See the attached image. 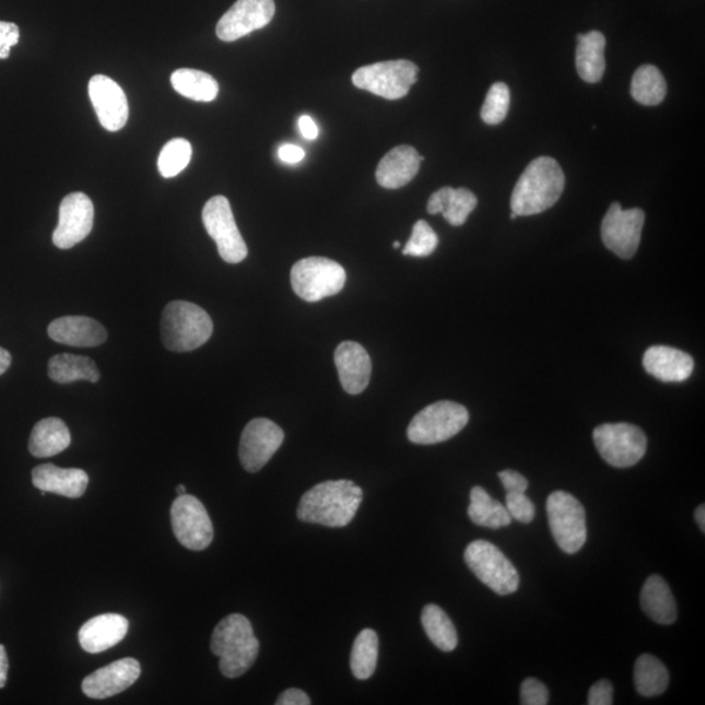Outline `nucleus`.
Returning <instances> with one entry per match:
<instances>
[{"label": "nucleus", "mask_w": 705, "mask_h": 705, "mask_svg": "<svg viewBox=\"0 0 705 705\" xmlns=\"http://www.w3.org/2000/svg\"><path fill=\"white\" fill-rule=\"evenodd\" d=\"M614 689L608 680L596 682L589 690V705H610L613 704Z\"/></svg>", "instance_id": "42"}, {"label": "nucleus", "mask_w": 705, "mask_h": 705, "mask_svg": "<svg viewBox=\"0 0 705 705\" xmlns=\"http://www.w3.org/2000/svg\"><path fill=\"white\" fill-rule=\"evenodd\" d=\"M211 649L220 657L221 673L226 678H238L257 661L259 641L245 615L231 614L214 628Z\"/></svg>", "instance_id": "3"}, {"label": "nucleus", "mask_w": 705, "mask_h": 705, "mask_svg": "<svg viewBox=\"0 0 705 705\" xmlns=\"http://www.w3.org/2000/svg\"><path fill=\"white\" fill-rule=\"evenodd\" d=\"M465 560L477 579L485 584L496 595H513L519 588V573L494 543L483 540L469 543Z\"/></svg>", "instance_id": "7"}, {"label": "nucleus", "mask_w": 705, "mask_h": 705, "mask_svg": "<svg viewBox=\"0 0 705 705\" xmlns=\"http://www.w3.org/2000/svg\"><path fill=\"white\" fill-rule=\"evenodd\" d=\"M47 333L59 344L78 348L98 346L107 340L105 327L86 317L56 319L47 328Z\"/></svg>", "instance_id": "24"}, {"label": "nucleus", "mask_w": 705, "mask_h": 705, "mask_svg": "<svg viewBox=\"0 0 705 705\" xmlns=\"http://www.w3.org/2000/svg\"><path fill=\"white\" fill-rule=\"evenodd\" d=\"M47 374L51 380L59 383V385H69V383L77 380L97 383L101 376L93 360L84 357V355L69 353L54 355L47 366Z\"/></svg>", "instance_id": "29"}, {"label": "nucleus", "mask_w": 705, "mask_h": 705, "mask_svg": "<svg viewBox=\"0 0 705 705\" xmlns=\"http://www.w3.org/2000/svg\"><path fill=\"white\" fill-rule=\"evenodd\" d=\"M509 104H512V94L505 83H495L490 86L485 104L481 109V118L487 125H500L506 119Z\"/></svg>", "instance_id": "37"}, {"label": "nucleus", "mask_w": 705, "mask_h": 705, "mask_svg": "<svg viewBox=\"0 0 705 705\" xmlns=\"http://www.w3.org/2000/svg\"><path fill=\"white\" fill-rule=\"evenodd\" d=\"M173 89L186 98L198 101V103H211L219 94V83L210 73L179 69L173 72L171 79Z\"/></svg>", "instance_id": "31"}, {"label": "nucleus", "mask_w": 705, "mask_h": 705, "mask_svg": "<svg viewBox=\"0 0 705 705\" xmlns=\"http://www.w3.org/2000/svg\"><path fill=\"white\" fill-rule=\"evenodd\" d=\"M278 705H310V697L298 689H289L277 701Z\"/></svg>", "instance_id": "44"}, {"label": "nucleus", "mask_w": 705, "mask_h": 705, "mask_svg": "<svg viewBox=\"0 0 705 705\" xmlns=\"http://www.w3.org/2000/svg\"><path fill=\"white\" fill-rule=\"evenodd\" d=\"M129 626V621L119 614L94 616L79 631L80 646L90 654L104 653L125 639Z\"/></svg>", "instance_id": "22"}, {"label": "nucleus", "mask_w": 705, "mask_h": 705, "mask_svg": "<svg viewBox=\"0 0 705 705\" xmlns=\"http://www.w3.org/2000/svg\"><path fill=\"white\" fill-rule=\"evenodd\" d=\"M466 407L454 401H438L422 409L409 423L408 439L415 445L428 446L446 442L468 425Z\"/></svg>", "instance_id": "5"}, {"label": "nucleus", "mask_w": 705, "mask_h": 705, "mask_svg": "<svg viewBox=\"0 0 705 705\" xmlns=\"http://www.w3.org/2000/svg\"><path fill=\"white\" fill-rule=\"evenodd\" d=\"M607 38L599 31L577 36L576 69L584 82L599 83L606 73Z\"/></svg>", "instance_id": "26"}, {"label": "nucleus", "mask_w": 705, "mask_h": 705, "mask_svg": "<svg viewBox=\"0 0 705 705\" xmlns=\"http://www.w3.org/2000/svg\"><path fill=\"white\" fill-rule=\"evenodd\" d=\"M400 246H401V245H400V242H393V247H395V248H400Z\"/></svg>", "instance_id": "51"}, {"label": "nucleus", "mask_w": 705, "mask_h": 705, "mask_svg": "<svg viewBox=\"0 0 705 705\" xmlns=\"http://www.w3.org/2000/svg\"><path fill=\"white\" fill-rule=\"evenodd\" d=\"M423 160L413 146H396L380 160L376 180L388 190L404 187L418 176Z\"/></svg>", "instance_id": "20"}, {"label": "nucleus", "mask_w": 705, "mask_h": 705, "mask_svg": "<svg viewBox=\"0 0 705 705\" xmlns=\"http://www.w3.org/2000/svg\"><path fill=\"white\" fill-rule=\"evenodd\" d=\"M667 82L657 67L642 66L634 73L633 82H631V96L636 103L646 106L660 105L667 96Z\"/></svg>", "instance_id": "34"}, {"label": "nucleus", "mask_w": 705, "mask_h": 705, "mask_svg": "<svg viewBox=\"0 0 705 705\" xmlns=\"http://www.w3.org/2000/svg\"><path fill=\"white\" fill-rule=\"evenodd\" d=\"M634 681L637 693L642 696L655 697L667 691L669 671L657 657L642 655L635 662Z\"/></svg>", "instance_id": "33"}, {"label": "nucleus", "mask_w": 705, "mask_h": 705, "mask_svg": "<svg viewBox=\"0 0 705 705\" xmlns=\"http://www.w3.org/2000/svg\"><path fill=\"white\" fill-rule=\"evenodd\" d=\"M274 12V0H237L220 19L216 35L221 42H237L255 31L263 30L272 22Z\"/></svg>", "instance_id": "15"}, {"label": "nucleus", "mask_w": 705, "mask_h": 705, "mask_svg": "<svg viewBox=\"0 0 705 705\" xmlns=\"http://www.w3.org/2000/svg\"><path fill=\"white\" fill-rule=\"evenodd\" d=\"M192 157V146L186 139L167 141L158 157V171L164 178L177 177L183 173Z\"/></svg>", "instance_id": "36"}, {"label": "nucleus", "mask_w": 705, "mask_h": 705, "mask_svg": "<svg viewBox=\"0 0 705 705\" xmlns=\"http://www.w3.org/2000/svg\"><path fill=\"white\" fill-rule=\"evenodd\" d=\"M641 603L644 613L662 626L677 621L678 610L673 594L668 583L660 575L649 576L644 583Z\"/></svg>", "instance_id": "27"}, {"label": "nucleus", "mask_w": 705, "mask_h": 705, "mask_svg": "<svg viewBox=\"0 0 705 705\" xmlns=\"http://www.w3.org/2000/svg\"><path fill=\"white\" fill-rule=\"evenodd\" d=\"M19 26L13 23L0 22V59L10 57L13 46L19 44Z\"/></svg>", "instance_id": "41"}, {"label": "nucleus", "mask_w": 705, "mask_h": 705, "mask_svg": "<svg viewBox=\"0 0 705 705\" xmlns=\"http://www.w3.org/2000/svg\"><path fill=\"white\" fill-rule=\"evenodd\" d=\"M364 500V492L353 481L318 483L302 496L297 509L301 521L329 528L346 527L354 519Z\"/></svg>", "instance_id": "1"}, {"label": "nucleus", "mask_w": 705, "mask_h": 705, "mask_svg": "<svg viewBox=\"0 0 705 705\" xmlns=\"http://www.w3.org/2000/svg\"><path fill=\"white\" fill-rule=\"evenodd\" d=\"M566 177L552 157H539L524 171L513 191L512 210L517 216H533L552 208L562 197Z\"/></svg>", "instance_id": "2"}, {"label": "nucleus", "mask_w": 705, "mask_h": 705, "mask_svg": "<svg viewBox=\"0 0 705 705\" xmlns=\"http://www.w3.org/2000/svg\"><path fill=\"white\" fill-rule=\"evenodd\" d=\"M203 224L216 242L221 259L230 265H238L246 259L247 245L235 223L230 200L221 195L208 200L203 208Z\"/></svg>", "instance_id": "11"}, {"label": "nucleus", "mask_w": 705, "mask_h": 705, "mask_svg": "<svg viewBox=\"0 0 705 705\" xmlns=\"http://www.w3.org/2000/svg\"><path fill=\"white\" fill-rule=\"evenodd\" d=\"M594 442L601 458L615 468L636 466L646 455L648 446L643 430L631 423H606L596 427Z\"/></svg>", "instance_id": "10"}, {"label": "nucleus", "mask_w": 705, "mask_h": 705, "mask_svg": "<svg viewBox=\"0 0 705 705\" xmlns=\"http://www.w3.org/2000/svg\"><path fill=\"white\" fill-rule=\"evenodd\" d=\"M284 439V432L271 420L255 419L248 422L239 442L242 467L250 473L259 472L279 451Z\"/></svg>", "instance_id": "14"}, {"label": "nucleus", "mask_w": 705, "mask_h": 705, "mask_svg": "<svg viewBox=\"0 0 705 705\" xmlns=\"http://www.w3.org/2000/svg\"><path fill=\"white\" fill-rule=\"evenodd\" d=\"M279 157L285 164H298L305 157V151L293 144L282 145L279 150Z\"/></svg>", "instance_id": "45"}, {"label": "nucleus", "mask_w": 705, "mask_h": 705, "mask_svg": "<svg viewBox=\"0 0 705 705\" xmlns=\"http://www.w3.org/2000/svg\"><path fill=\"white\" fill-rule=\"evenodd\" d=\"M94 207L83 192L67 195L59 207V221L52 242L60 250H69L83 242L92 232Z\"/></svg>", "instance_id": "16"}, {"label": "nucleus", "mask_w": 705, "mask_h": 705, "mask_svg": "<svg viewBox=\"0 0 705 705\" xmlns=\"http://www.w3.org/2000/svg\"><path fill=\"white\" fill-rule=\"evenodd\" d=\"M520 703L522 705H547L549 703V690L536 678H527L521 683Z\"/></svg>", "instance_id": "40"}, {"label": "nucleus", "mask_w": 705, "mask_h": 705, "mask_svg": "<svg viewBox=\"0 0 705 705\" xmlns=\"http://www.w3.org/2000/svg\"><path fill=\"white\" fill-rule=\"evenodd\" d=\"M379 637L372 628L362 630L352 648L351 669L357 680L366 681L373 677L378 663Z\"/></svg>", "instance_id": "35"}, {"label": "nucleus", "mask_w": 705, "mask_h": 705, "mask_svg": "<svg viewBox=\"0 0 705 705\" xmlns=\"http://www.w3.org/2000/svg\"><path fill=\"white\" fill-rule=\"evenodd\" d=\"M298 126H299V131L302 133V137H304L306 140H315L318 138L319 136L318 126L315 125L312 117L302 116L299 118Z\"/></svg>", "instance_id": "46"}, {"label": "nucleus", "mask_w": 705, "mask_h": 705, "mask_svg": "<svg viewBox=\"0 0 705 705\" xmlns=\"http://www.w3.org/2000/svg\"><path fill=\"white\" fill-rule=\"evenodd\" d=\"M468 516L477 526L492 529L508 527L513 521L506 506L493 500L481 486H474L470 492Z\"/></svg>", "instance_id": "30"}, {"label": "nucleus", "mask_w": 705, "mask_h": 705, "mask_svg": "<svg viewBox=\"0 0 705 705\" xmlns=\"http://www.w3.org/2000/svg\"><path fill=\"white\" fill-rule=\"evenodd\" d=\"M11 361H12L11 354L7 352L5 349L0 348V375L9 371Z\"/></svg>", "instance_id": "48"}, {"label": "nucleus", "mask_w": 705, "mask_h": 705, "mask_svg": "<svg viewBox=\"0 0 705 705\" xmlns=\"http://www.w3.org/2000/svg\"><path fill=\"white\" fill-rule=\"evenodd\" d=\"M291 282L301 299L319 302L344 289L346 272L338 261L321 257L305 258L293 266Z\"/></svg>", "instance_id": "6"}, {"label": "nucleus", "mask_w": 705, "mask_h": 705, "mask_svg": "<svg viewBox=\"0 0 705 705\" xmlns=\"http://www.w3.org/2000/svg\"><path fill=\"white\" fill-rule=\"evenodd\" d=\"M140 663L136 658H124L101 668L83 681V693L91 700H106L132 686L139 680Z\"/></svg>", "instance_id": "18"}, {"label": "nucleus", "mask_w": 705, "mask_h": 705, "mask_svg": "<svg viewBox=\"0 0 705 705\" xmlns=\"http://www.w3.org/2000/svg\"><path fill=\"white\" fill-rule=\"evenodd\" d=\"M438 235L433 231L426 221L420 220L414 224L411 239L402 250L408 257L426 258L432 255L438 247Z\"/></svg>", "instance_id": "38"}, {"label": "nucleus", "mask_w": 705, "mask_h": 705, "mask_svg": "<svg viewBox=\"0 0 705 705\" xmlns=\"http://www.w3.org/2000/svg\"><path fill=\"white\" fill-rule=\"evenodd\" d=\"M334 364L345 392L360 395L365 391L372 379L373 364L364 346L355 341L341 342L334 352Z\"/></svg>", "instance_id": "19"}, {"label": "nucleus", "mask_w": 705, "mask_h": 705, "mask_svg": "<svg viewBox=\"0 0 705 705\" xmlns=\"http://www.w3.org/2000/svg\"><path fill=\"white\" fill-rule=\"evenodd\" d=\"M503 487L506 489L507 493H526L529 486V482L520 473L515 472V470L507 469L498 473Z\"/></svg>", "instance_id": "43"}, {"label": "nucleus", "mask_w": 705, "mask_h": 705, "mask_svg": "<svg viewBox=\"0 0 705 705\" xmlns=\"http://www.w3.org/2000/svg\"><path fill=\"white\" fill-rule=\"evenodd\" d=\"M643 366L658 380L682 383L693 374L694 360L680 349L656 345L644 354Z\"/></svg>", "instance_id": "21"}, {"label": "nucleus", "mask_w": 705, "mask_h": 705, "mask_svg": "<svg viewBox=\"0 0 705 705\" xmlns=\"http://www.w3.org/2000/svg\"><path fill=\"white\" fill-rule=\"evenodd\" d=\"M7 674H9V658H7L4 646L0 644V689L5 686Z\"/></svg>", "instance_id": "47"}, {"label": "nucleus", "mask_w": 705, "mask_h": 705, "mask_svg": "<svg viewBox=\"0 0 705 705\" xmlns=\"http://www.w3.org/2000/svg\"><path fill=\"white\" fill-rule=\"evenodd\" d=\"M419 67L409 60H388L361 67L353 73L352 82L357 89L386 99L406 97L418 83Z\"/></svg>", "instance_id": "9"}, {"label": "nucleus", "mask_w": 705, "mask_h": 705, "mask_svg": "<svg viewBox=\"0 0 705 705\" xmlns=\"http://www.w3.org/2000/svg\"><path fill=\"white\" fill-rule=\"evenodd\" d=\"M421 622L428 639L443 653H453L458 647V631L445 610L430 603L422 610Z\"/></svg>", "instance_id": "32"}, {"label": "nucleus", "mask_w": 705, "mask_h": 705, "mask_svg": "<svg viewBox=\"0 0 705 705\" xmlns=\"http://www.w3.org/2000/svg\"><path fill=\"white\" fill-rule=\"evenodd\" d=\"M33 485L46 493L80 498L89 487L90 477L83 469L43 465L33 469Z\"/></svg>", "instance_id": "23"}, {"label": "nucleus", "mask_w": 705, "mask_h": 705, "mask_svg": "<svg viewBox=\"0 0 705 705\" xmlns=\"http://www.w3.org/2000/svg\"><path fill=\"white\" fill-rule=\"evenodd\" d=\"M477 203L479 200L468 188L443 187L428 199L427 212L442 213L449 225L461 226L475 210Z\"/></svg>", "instance_id": "25"}, {"label": "nucleus", "mask_w": 705, "mask_h": 705, "mask_svg": "<svg viewBox=\"0 0 705 705\" xmlns=\"http://www.w3.org/2000/svg\"><path fill=\"white\" fill-rule=\"evenodd\" d=\"M695 520L697 522V526H700V528L702 529V532H705V506L704 505L696 508Z\"/></svg>", "instance_id": "49"}, {"label": "nucleus", "mask_w": 705, "mask_h": 705, "mask_svg": "<svg viewBox=\"0 0 705 705\" xmlns=\"http://www.w3.org/2000/svg\"><path fill=\"white\" fill-rule=\"evenodd\" d=\"M517 218H519V216H517V214L513 212L512 213V220H516Z\"/></svg>", "instance_id": "52"}, {"label": "nucleus", "mask_w": 705, "mask_h": 705, "mask_svg": "<svg viewBox=\"0 0 705 705\" xmlns=\"http://www.w3.org/2000/svg\"><path fill=\"white\" fill-rule=\"evenodd\" d=\"M89 92L101 126L111 132L122 130L130 114L124 90L113 79L96 75L91 79Z\"/></svg>", "instance_id": "17"}, {"label": "nucleus", "mask_w": 705, "mask_h": 705, "mask_svg": "<svg viewBox=\"0 0 705 705\" xmlns=\"http://www.w3.org/2000/svg\"><path fill=\"white\" fill-rule=\"evenodd\" d=\"M547 512L550 530L566 554L580 552L587 542V515L581 503L567 492L549 495Z\"/></svg>", "instance_id": "8"}, {"label": "nucleus", "mask_w": 705, "mask_h": 705, "mask_svg": "<svg viewBox=\"0 0 705 705\" xmlns=\"http://www.w3.org/2000/svg\"><path fill=\"white\" fill-rule=\"evenodd\" d=\"M177 493H178V495L186 494V486L185 485H178L177 486Z\"/></svg>", "instance_id": "50"}, {"label": "nucleus", "mask_w": 705, "mask_h": 705, "mask_svg": "<svg viewBox=\"0 0 705 705\" xmlns=\"http://www.w3.org/2000/svg\"><path fill=\"white\" fill-rule=\"evenodd\" d=\"M506 508L512 519L522 524L532 522L536 516L533 502L526 493H507Z\"/></svg>", "instance_id": "39"}, {"label": "nucleus", "mask_w": 705, "mask_h": 705, "mask_svg": "<svg viewBox=\"0 0 705 705\" xmlns=\"http://www.w3.org/2000/svg\"><path fill=\"white\" fill-rule=\"evenodd\" d=\"M71 445L69 427L62 420L50 418L36 423L30 439V453L35 458H51Z\"/></svg>", "instance_id": "28"}, {"label": "nucleus", "mask_w": 705, "mask_h": 705, "mask_svg": "<svg viewBox=\"0 0 705 705\" xmlns=\"http://www.w3.org/2000/svg\"><path fill=\"white\" fill-rule=\"evenodd\" d=\"M172 527L177 540L193 552L211 545L214 530L203 503L192 495H178L172 506Z\"/></svg>", "instance_id": "12"}, {"label": "nucleus", "mask_w": 705, "mask_h": 705, "mask_svg": "<svg viewBox=\"0 0 705 705\" xmlns=\"http://www.w3.org/2000/svg\"><path fill=\"white\" fill-rule=\"evenodd\" d=\"M646 213L639 208L624 211L620 203H613L602 220L603 245L622 259H631L639 248Z\"/></svg>", "instance_id": "13"}, {"label": "nucleus", "mask_w": 705, "mask_h": 705, "mask_svg": "<svg viewBox=\"0 0 705 705\" xmlns=\"http://www.w3.org/2000/svg\"><path fill=\"white\" fill-rule=\"evenodd\" d=\"M213 333V321L203 308L186 301H174L161 318V339L172 352H191L204 345Z\"/></svg>", "instance_id": "4"}]
</instances>
